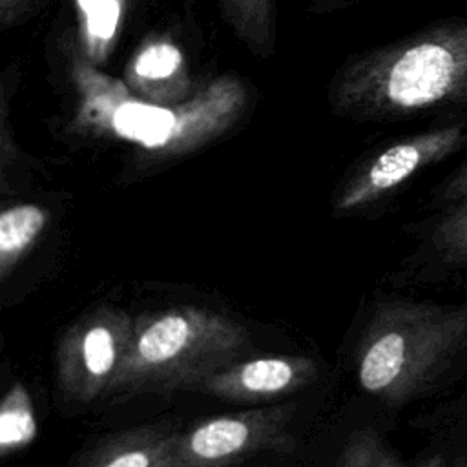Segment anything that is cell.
I'll return each instance as SVG.
<instances>
[{"label":"cell","mask_w":467,"mask_h":467,"mask_svg":"<svg viewBox=\"0 0 467 467\" xmlns=\"http://www.w3.org/2000/svg\"><path fill=\"white\" fill-rule=\"evenodd\" d=\"M71 82L73 131L126 144L146 164L175 161L219 140L250 104V89L235 73L213 77L179 104L148 102L78 57L71 60Z\"/></svg>","instance_id":"6da1fadb"},{"label":"cell","mask_w":467,"mask_h":467,"mask_svg":"<svg viewBox=\"0 0 467 467\" xmlns=\"http://www.w3.org/2000/svg\"><path fill=\"white\" fill-rule=\"evenodd\" d=\"M339 119L398 120L467 102V20H447L348 57L328 82Z\"/></svg>","instance_id":"7a4b0ae2"},{"label":"cell","mask_w":467,"mask_h":467,"mask_svg":"<svg viewBox=\"0 0 467 467\" xmlns=\"http://www.w3.org/2000/svg\"><path fill=\"white\" fill-rule=\"evenodd\" d=\"M467 347V305L379 301L356 348L359 387L387 403L427 392Z\"/></svg>","instance_id":"3957f363"},{"label":"cell","mask_w":467,"mask_h":467,"mask_svg":"<svg viewBox=\"0 0 467 467\" xmlns=\"http://www.w3.org/2000/svg\"><path fill=\"white\" fill-rule=\"evenodd\" d=\"M250 348V334L241 323L204 306L179 305L140 314L109 396L201 389L206 378Z\"/></svg>","instance_id":"277c9868"},{"label":"cell","mask_w":467,"mask_h":467,"mask_svg":"<svg viewBox=\"0 0 467 467\" xmlns=\"http://www.w3.org/2000/svg\"><path fill=\"white\" fill-rule=\"evenodd\" d=\"M133 323L126 310L104 305L80 316L62 334L55 372L67 401L88 405L109 396L131 343Z\"/></svg>","instance_id":"5b68a950"},{"label":"cell","mask_w":467,"mask_h":467,"mask_svg":"<svg viewBox=\"0 0 467 467\" xmlns=\"http://www.w3.org/2000/svg\"><path fill=\"white\" fill-rule=\"evenodd\" d=\"M292 405L250 409L206 418L173 441L170 467H226L265 451H292Z\"/></svg>","instance_id":"8992f818"},{"label":"cell","mask_w":467,"mask_h":467,"mask_svg":"<svg viewBox=\"0 0 467 467\" xmlns=\"http://www.w3.org/2000/svg\"><path fill=\"white\" fill-rule=\"evenodd\" d=\"M467 144V122L454 120L387 144L361 161L334 195V212L350 213L387 197L416 173Z\"/></svg>","instance_id":"52a82bcc"},{"label":"cell","mask_w":467,"mask_h":467,"mask_svg":"<svg viewBox=\"0 0 467 467\" xmlns=\"http://www.w3.org/2000/svg\"><path fill=\"white\" fill-rule=\"evenodd\" d=\"M319 367L310 356L241 358L206 378L199 390L235 403L274 401L312 385Z\"/></svg>","instance_id":"ba28073f"},{"label":"cell","mask_w":467,"mask_h":467,"mask_svg":"<svg viewBox=\"0 0 467 467\" xmlns=\"http://www.w3.org/2000/svg\"><path fill=\"white\" fill-rule=\"evenodd\" d=\"M122 80L133 95L157 104H179L197 91L192 86L184 55L162 36L137 47Z\"/></svg>","instance_id":"9c48e42d"},{"label":"cell","mask_w":467,"mask_h":467,"mask_svg":"<svg viewBox=\"0 0 467 467\" xmlns=\"http://www.w3.org/2000/svg\"><path fill=\"white\" fill-rule=\"evenodd\" d=\"M177 432L168 425L128 429L84 452L75 467H170Z\"/></svg>","instance_id":"30bf717a"},{"label":"cell","mask_w":467,"mask_h":467,"mask_svg":"<svg viewBox=\"0 0 467 467\" xmlns=\"http://www.w3.org/2000/svg\"><path fill=\"white\" fill-rule=\"evenodd\" d=\"M128 9L130 0H75V57L102 69L120 40Z\"/></svg>","instance_id":"8fae6325"},{"label":"cell","mask_w":467,"mask_h":467,"mask_svg":"<svg viewBox=\"0 0 467 467\" xmlns=\"http://www.w3.org/2000/svg\"><path fill=\"white\" fill-rule=\"evenodd\" d=\"M237 40L259 58H270L277 44L275 0H213Z\"/></svg>","instance_id":"7c38bea8"},{"label":"cell","mask_w":467,"mask_h":467,"mask_svg":"<svg viewBox=\"0 0 467 467\" xmlns=\"http://www.w3.org/2000/svg\"><path fill=\"white\" fill-rule=\"evenodd\" d=\"M49 224V210L35 202L5 206L0 213V281L5 283Z\"/></svg>","instance_id":"4fadbf2b"},{"label":"cell","mask_w":467,"mask_h":467,"mask_svg":"<svg viewBox=\"0 0 467 467\" xmlns=\"http://www.w3.org/2000/svg\"><path fill=\"white\" fill-rule=\"evenodd\" d=\"M38 432L31 396L22 383H13L2 398L0 407V454L7 458L35 440Z\"/></svg>","instance_id":"5bb4252c"},{"label":"cell","mask_w":467,"mask_h":467,"mask_svg":"<svg viewBox=\"0 0 467 467\" xmlns=\"http://www.w3.org/2000/svg\"><path fill=\"white\" fill-rule=\"evenodd\" d=\"M336 467H409L383 440V436L370 429L363 427L354 431L339 456Z\"/></svg>","instance_id":"9a60e30c"},{"label":"cell","mask_w":467,"mask_h":467,"mask_svg":"<svg viewBox=\"0 0 467 467\" xmlns=\"http://www.w3.org/2000/svg\"><path fill=\"white\" fill-rule=\"evenodd\" d=\"M431 241L445 261H467V197L451 204L434 226Z\"/></svg>","instance_id":"2e32d148"},{"label":"cell","mask_w":467,"mask_h":467,"mask_svg":"<svg viewBox=\"0 0 467 467\" xmlns=\"http://www.w3.org/2000/svg\"><path fill=\"white\" fill-rule=\"evenodd\" d=\"M436 197L445 204H454L467 197V161L438 188Z\"/></svg>","instance_id":"e0dca14e"},{"label":"cell","mask_w":467,"mask_h":467,"mask_svg":"<svg viewBox=\"0 0 467 467\" xmlns=\"http://www.w3.org/2000/svg\"><path fill=\"white\" fill-rule=\"evenodd\" d=\"M36 0H0V26L4 29L26 20Z\"/></svg>","instance_id":"ac0fdd59"},{"label":"cell","mask_w":467,"mask_h":467,"mask_svg":"<svg viewBox=\"0 0 467 467\" xmlns=\"http://www.w3.org/2000/svg\"><path fill=\"white\" fill-rule=\"evenodd\" d=\"M308 9L317 11V13H328V11H336L341 9L348 4H352L354 0H305Z\"/></svg>","instance_id":"d6986e66"},{"label":"cell","mask_w":467,"mask_h":467,"mask_svg":"<svg viewBox=\"0 0 467 467\" xmlns=\"http://www.w3.org/2000/svg\"><path fill=\"white\" fill-rule=\"evenodd\" d=\"M418 467H445V462L440 454H432V456L425 458Z\"/></svg>","instance_id":"ffe728a7"},{"label":"cell","mask_w":467,"mask_h":467,"mask_svg":"<svg viewBox=\"0 0 467 467\" xmlns=\"http://www.w3.org/2000/svg\"><path fill=\"white\" fill-rule=\"evenodd\" d=\"M449 467H467V452H463L462 456H458Z\"/></svg>","instance_id":"44dd1931"}]
</instances>
